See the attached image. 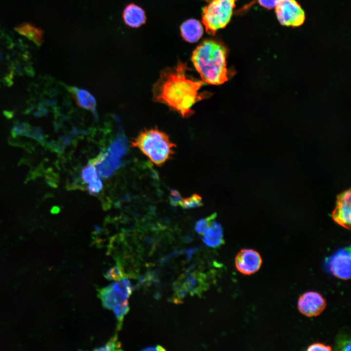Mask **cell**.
<instances>
[{"label":"cell","mask_w":351,"mask_h":351,"mask_svg":"<svg viewBox=\"0 0 351 351\" xmlns=\"http://www.w3.org/2000/svg\"><path fill=\"white\" fill-rule=\"evenodd\" d=\"M188 69L181 61L164 69L152 88L154 101L167 105L183 117L194 114L192 107L196 102L211 96L210 93H199L205 83L188 75Z\"/></svg>","instance_id":"6da1fadb"},{"label":"cell","mask_w":351,"mask_h":351,"mask_svg":"<svg viewBox=\"0 0 351 351\" xmlns=\"http://www.w3.org/2000/svg\"><path fill=\"white\" fill-rule=\"evenodd\" d=\"M227 50L222 43L214 40H205L194 51L192 62L202 80L212 85L227 81L232 75L227 69Z\"/></svg>","instance_id":"7a4b0ae2"},{"label":"cell","mask_w":351,"mask_h":351,"mask_svg":"<svg viewBox=\"0 0 351 351\" xmlns=\"http://www.w3.org/2000/svg\"><path fill=\"white\" fill-rule=\"evenodd\" d=\"M131 146L139 149L157 166L163 165L174 154L176 145L165 133L156 128L144 129L134 138Z\"/></svg>","instance_id":"3957f363"},{"label":"cell","mask_w":351,"mask_h":351,"mask_svg":"<svg viewBox=\"0 0 351 351\" xmlns=\"http://www.w3.org/2000/svg\"><path fill=\"white\" fill-rule=\"evenodd\" d=\"M236 0H212L202 12V22L206 32L212 36L230 21Z\"/></svg>","instance_id":"277c9868"},{"label":"cell","mask_w":351,"mask_h":351,"mask_svg":"<svg viewBox=\"0 0 351 351\" xmlns=\"http://www.w3.org/2000/svg\"><path fill=\"white\" fill-rule=\"evenodd\" d=\"M132 290L130 282L127 279H123L100 290L98 296L103 306L113 310L117 306L128 301Z\"/></svg>","instance_id":"5b68a950"},{"label":"cell","mask_w":351,"mask_h":351,"mask_svg":"<svg viewBox=\"0 0 351 351\" xmlns=\"http://www.w3.org/2000/svg\"><path fill=\"white\" fill-rule=\"evenodd\" d=\"M125 152V145L121 141H117L105 154H101L94 161L96 165L97 173L100 176L107 177L120 166V159Z\"/></svg>","instance_id":"8992f818"},{"label":"cell","mask_w":351,"mask_h":351,"mask_svg":"<svg viewBox=\"0 0 351 351\" xmlns=\"http://www.w3.org/2000/svg\"><path fill=\"white\" fill-rule=\"evenodd\" d=\"M275 8L277 18L282 25L298 27L305 21V12L295 0H279Z\"/></svg>","instance_id":"52a82bcc"},{"label":"cell","mask_w":351,"mask_h":351,"mask_svg":"<svg viewBox=\"0 0 351 351\" xmlns=\"http://www.w3.org/2000/svg\"><path fill=\"white\" fill-rule=\"evenodd\" d=\"M325 266L327 271L337 278L348 280L351 278L350 248H341L326 258Z\"/></svg>","instance_id":"ba28073f"},{"label":"cell","mask_w":351,"mask_h":351,"mask_svg":"<svg viewBox=\"0 0 351 351\" xmlns=\"http://www.w3.org/2000/svg\"><path fill=\"white\" fill-rule=\"evenodd\" d=\"M297 306L302 314L308 317L317 316L325 310L326 301L319 293L310 291L304 293L299 297Z\"/></svg>","instance_id":"9c48e42d"},{"label":"cell","mask_w":351,"mask_h":351,"mask_svg":"<svg viewBox=\"0 0 351 351\" xmlns=\"http://www.w3.org/2000/svg\"><path fill=\"white\" fill-rule=\"evenodd\" d=\"M262 261L259 253L251 249L240 250L234 259L236 269L245 275H251L257 272L261 267Z\"/></svg>","instance_id":"30bf717a"},{"label":"cell","mask_w":351,"mask_h":351,"mask_svg":"<svg viewBox=\"0 0 351 351\" xmlns=\"http://www.w3.org/2000/svg\"><path fill=\"white\" fill-rule=\"evenodd\" d=\"M351 196L350 189L338 195L335 209L332 214L336 223L348 229H350L351 222Z\"/></svg>","instance_id":"8fae6325"},{"label":"cell","mask_w":351,"mask_h":351,"mask_svg":"<svg viewBox=\"0 0 351 351\" xmlns=\"http://www.w3.org/2000/svg\"><path fill=\"white\" fill-rule=\"evenodd\" d=\"M184 281L176 287V292L179 296H183L187 292L191 294H198L206 288L203 274L200 273H193L186 276Z\"/></svg>","instance_id":"7c38bea8"},{"label":"cell","mask_w":351,"mask_h":351,"mask_svg":"<svg viewBox=\"0 0 351 351\" xmlns=\"http://www.w3.org/2000/svg\"><path fill=\"white\" fill-rule=\"evenodd\" d=\"M122 19L127 26L133 28L140 27L146 21L144 10L134 3L125 6L122 12Z\"/></svg>","instance_id":"4fadbf2b"},{"label":"cell","mask_w":351,"mask_h":351,"mask_svg":"<svg viewBox=\"0 0 351 351\" xmlns=\"http://www.w3.org/2000/svg\"><path fill=\"white\" fill-rule=\"evenodd\" d=\"M203 241L208 246L216 248L224 242L221 225L214 220L204 230Z\"/></svg>","instance_id":"5bb4252c"},{"label":"cell","mask_w":351,"mask_h":351,"mask_svg":"<svg viewBox=\"0 0 351 351\" xmlns=\"http://www.w3.org/2000/svg\"><path fill=\"white\" fill-rule=\"evenodd\" d=\"M180 31L183 38L191 43L197 41L203 33L201 24L195 19H189L184 21L180 26Z\"/></svg>","instance_id":"9a60e30c"},{"label":"cell","mask_w":351,"mask_h":351,"mask_svg":"<svg viewBox=\"0 0 351 351\" xmlns=\"http://www.w3.org/2000/svg\"><path fill=\"white\" fill-rule=\"evenodd\" d=\"M81 176L83 181L88 184L89 191L91 194H97L101 190L102 182L98 176L93 163L89 164L82 170Z\"/></svg>","instance_id":"2e32d148"},{"label":"cell","mask_w":351,"mask_h":351,"mask_svg":"<svg viewBox=\"0 0 351 351\" xmlns=\"http://www.w3.org/2000/svg\"><path fill=\"white\" fill-rule=\"evenodd\" d=\"M69 89L78 106L96 113V101L89 92L75 87H70Z\"/></svg>","instance_id":"e0dca14e"},{"label":"cell","mask_w":351,"mask_h":351,"mask_svg":"<svg viewBox=\"0 0 351 351\" xmlns=\"http://www.w3.org/2000/svg\"><path fill=\"white\" fill-rule=\"evenodd\" d=\"M17 32L30 39L37 45H40L43 41V31L29 23H24L16 28Z\"/></svg>","instance_id":"ac0fdd59"},{"label":"cell","mask_w":351,"mask_h":351,"mask_svg":"<svg viewBox=\"0 0 351 351\" xmlns=\"http://www.w3.org/2000/svg\"><path fill=\"white\" fill-rule=\"evenodd\" d=\"M202 197L197 194H194L190 196L182 198L179 206L184 209H191L202 206Z\"/></svg>","instance_id":"d6986e66"},{"label":"cell","mask_w":351,"mask_h":351,"mask_svg":"<svg viewBox=\"0 0 351 351\" xmlns=\"http://www.w3.org/2000/svg\"><path fill=\"white\" fill-rule=\"evenodd\" d=\"M336 349L340 351H350V336L346 333H340L336 339Z\"/></svg>","instance_id":"ffe728a7"},{"label":"cell","mask_w":351,"mask_h":351,"mask_svg":"<svg viewBox=\"0 0 351 351\" xmlns=\"http://www.w3.org/2000/svg\"><path fill=\"white\" fill-rule=\"evenodd\" d=\"M216 216V214L214 213L205 218L199 220L195 225V231L202 234L204 230L215 220Z\"/></svg>","instance_id":"44dd1931"},{"label":"cell","mask_w":351,"mask_h":351,"mask_svg":"<svg viewBox=\"0 0 351 351\" xmlns=\"http://www.w3.org/2000/svg\"><path fill=\"white\" fill-rule=\"evenodd\" d=\"M105 276L109 280H120L124 277V273L120 266L116 265L109 269L106 273Z\"/></svg>","instance_id":"7402d4cb"},{"label":"cell","mask_w":351,"mask_h":351,"mask_svg":"<svg viewBox=\"0 0 351 351\" xmlns=\"http://www.w3.org/2000/svg\"><path fill=\"white\" fill-rule=\"evenodd\" d=\"M113 311L119 322L120 325L123 319L124 316L129 311V304L128 301H125L117 306Z\"/></svg>","instance_id":"603a6c76"},{"label":"cell","mask_w":351,"mask_h":351,"mask_svg":"<svg viewBox=\"0 0 351 351\" xmlns=\"http://www.w3.org/2000/svg\"><path fill=\"white\" fill-rule=\"evenodd\" d=\"M25 136L35 139L42 144L45 143V136L42 130L39 127H35L30 129L29 131L27 133Z\"/></svg>","instance_id":"cb8c5ba5"},{"label":"cell","mask_w":351,"mask_h":351,"mask_svg":"<svg viewBox=\"0 0 351 351\" xmlns=\"http://www.w3.org/2000/svg\"><path fill=\"white\" fill-rule=\"evenodd\" d=\"M96 351H120L121 345L117 335L112 338L104 346L95 349Z\"/></svg>","instance_id":"d4e9b609"},{"label":"cell","mask_w":351,"mask_h":351,"mask_svg":"<svg viewBox=\"0 0 351 351\" xmlns=\"http://www.w3.org/2000/svg\"><path fill=\"white\" fill-rule=\"evenodd\" d=\"M30 130V126L27 123H17L12 129V135L14 136L25 135Z\"/></svg>","instance_id":"484cf974"},{"label":"cell","mask_w":351,"mask_h":351,"mask_svg":"<svg viewBox=\"0 0 351 351\" xmlns=\"http://www.w3.org/2000/svg\"><path fill=\"white\" fill-rule=\"evenodd\" d=\"M169 198L170 203L174 206H179L182 199L179 192L174 190L171 191Z\"/></svg>","instance_id":"4316f807"},{"label":"cell","mask_w":351,"mask_h":351,"mask_svg":"<svg viewBox=\"0 0 351 351\" xmlns=\"http://www.w3.org/2000/svg\"><path fill=\"white\" fill-rule=\"evenodd\" d=\"M332 350L331 347L321 343H315L309 346L307 351H330Z\"/></svg>","instance_id":"83f0119b"},{"label":"cell","mask_w":351,"mask_h":351,"mask_svg":"<svg viewBox=\"0 0 351 351\" xmlns=\"http://www.w3.org/2000/svg\"><path fill=\"white\" fill-rule=\"evenodd\" d=\"M279 0H257L259 4L262 7L271 9L275 8Z\"/></svg>","instance_id":"f1b7e54d"},{"label":"cell","mask_w":351,"mask_h":351,"mask_svg":"<svg viewBox=\"0 0 351 351\" xmlns=\"http://www.w3.org/2000/svg\"><path fill=\"white\" fill-rule=\"evenodd\" d=\"M143 351H163L165 350L164 348L160 346H157L156 347H150L146 348L143 349Z\"/></svg>","instance_id":"f546056e"},{"label":"cell","mask_w":351,"mask_h":351,"mask_svg":"<svg viewBox=\"0 0 351 351\" xmlns=\"http://www.w3.org/2000/svg\"><path fill=\"white\" fill-rule=\"evenodd\" d=\"M205 0L207 1V2H210V1H211L212 0Z\"/></svg>","instance_id":"4dcf8cb0"}]
</instances>
